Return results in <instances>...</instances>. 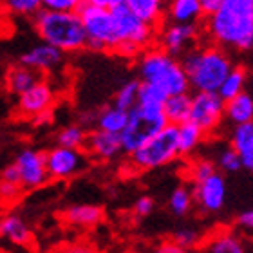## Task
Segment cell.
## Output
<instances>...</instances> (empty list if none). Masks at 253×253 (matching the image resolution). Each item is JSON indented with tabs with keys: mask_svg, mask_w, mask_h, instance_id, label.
Here are the masks:
<instances>
[{
	"mask_svg": "<svg viewBox=\"0 0 253 253\" xmlns=\"http://www.w3.org/2000/svg\"><path fill=\"white\" fill-rule=\"evenodd\" d=\"M137 71H139L141 82L158 85L169 96L190 90L188 80H186L185 69L181 62L161 47L145 51L139 58Z\"/></svg>",
	"mask_w": 253,
	"mask_h": 253,
	"instance_id": "cell-4",
	"label": "cell"
},
{
	"mask_svg": "<svg viewBox=\"0 0 253 253\" xmlns=\"http://www.w3.org/2000/svg\"><path fill=\"white\" fill-rule=\"evenodd\" d=\"M206 33L222 49L248 53L253 47V0H222L206 15Z\"/></svg>",
	"mask_w": 253,
	"mask_h": 253,
	"instance_id": "cell-1",
	"label": "cell"
},
{
	"mask_svg": "<svg viewBox=\"0 0 253 253\" xmlns=\"http://www.w3.org/2000/svg\"><path fill=\"white\" fill-rule=\"evenodd\" d=\"M126 118H128V111H123L120 107L112 105L105 107L103 111L98 112L96 116V125L101 130H109V132H120L123 130V126L126 125Z\"/></svg>",
	"mask_w": 253,
	"mask_h": 253,
	"instance_id": "cell-28",
	"label": "cell"
},
{
	"mask_svg": "<svg viewBox=\"0 0 253 253\" xmlns=\"http://www.w3.org/2000/svg\"><path fill=\"white\" fill-rule=\"evenodd\" d=\"M85 139H87V128H84L80 123L65 126V128H62L58 132V136H56V141H58L60 147H69V148H84Z\"/></svg>",
	"mask_w": 253,
	"mask_h": 253,
	"instance_id": "cell-29",
	"label": "cell"
},
{
	"mask_svg": "<svg viewBox=\"0 0 253 253\" xmlns=\"http://www.w3.org/2000/svg\"><path fill=\"white\" fill-rule=\"evenodd\" d=\"M201 2V7H203V11H205V16L210 15L211 11H215L219 5H221L222 0H199Z\"/></svg>",
	"mask_w": 253,
	"mask_h": 253,
	"instance_id": "cell-42",
	"label": "cell"
},
{
	"mask_svg": "<svg viewBox=\"0 0 253 253\" xmlns=\"http://www.w3.org/2000/svg\"><path fill=\"white\" fill-rule=\"evenodd\" d=\"M232 132V148L241 158L243 169H253V122L233 125Z\"/></svg>",
	"mask_w": 253,
	"mask_h": 253,
	"instance_id": "cell-17",
	"label": "cell"
},
{
	"mask_svg": "<svg viewBox=\"0 0 253 253\" xmlns=\"http://www.w3.org/2000/svg\"><path fill=\"white\" fill-rule=\"evenodd\" d=\"M0 235L16 246H26L31 243V230L24 222V219L15 215V213L5 215L0 221Z\"/></svg>",
	"mask_w": 253,
	"mask_h": 253,
	"instance_id": "cell-21",
	"label": "cell"
},
{
	"mask_svg": "<svg viewBox=\"0 0 253 253\" xmlns=\"http://www.w3.org/2000/svg\"><path fill=\"white\" fill-rule=\"evenodd\" d=\"M205 137V132L194 122H186L177 125V147H179V156H190L195 148L199 147Z\"/></svg>",
	"mask_w": 253,
	"mask_h": 253,
	"instance_id": "cell-24",
	"label": "cell"
},
{
	"mask_svg": "<svg viewBox=\"0 0 253 253\" xmlns=\"http://www.w3.org/2000/svg\"><path fill=\"white\" fill-rule=\"evenodd\" d=\"M192 203H194V195H192V192L186 186H177L170 194L169 206L172 213L177 217H185L192 210Z\"/></svg>",
	"mask_w": 253,
	"mask_h": 253,
	"instance_id": "cell-30",
	"label": "cell"
},
{
	"mask_svg": "<svg viewBox=\"0 0 253 253\" xmlns=\"http://www.w3.org/2000/svg\"><path fill=\"white\" fill-rule=\"evenodd\" d=\"M185 69L190 89L194 90H217L230 69L233 67L232 58L222 47H197L186 51L181 62Z\"/></svg>",
	"mask_w": 253,
	"mask_h": 253,
	"instance_id": "cell-3",
	"label": "cell"
},
{
	"mask_svg": "<svg viewBox=\"0 0 253 253\" xmlns=\"http://www.w3.org/2000/svg\"><path fill=\"white\" fill-rule=\"evenodd\" d=\"M197 31H199L197 24L172 22L169 26H165V29L159 35L161 49L177 58L190 49V45L194 43L195 37H197Z\"/></svg>",
	"mask_w": 253,
	"mask_h": 253,
	"instance_id": "cell-14",
	"label": "cell"
},
{
	"mask_svg": "<svg viewBox=\"0 0 253 253\" xmlns=\"http://www.w3.org/2000/svg\"><path fill=\"white\" fill-rule=\"evenodd\" d=\"M87 4H92V5H98V7H105V9H111L114 5H118L122 0H85Z\"/></svg>",
	"mask_w": 253,
	"mask_h": 253,
	"instance_id": "cell-43",
	"label": "cell"
},
{
	"mask_svg": "<svg viewBox=\"0 0 253 253\" xmlns=\"http://www.w3.org/2000/svg\"><path fill=\"white\" fill-rule=\"evenodd\" d=\"M33 22L42 42L51 43L63 53L87 47V35L78 11L38 9L33 15Z\"/></svg>",
	"mask_w": 253,
	"mask_h": 253,
	"instance_id": "cell-2",
	"label": "cell"
},
{
	"mask_svg": "<svg viewBox=\"0 0 253 253\" xmlns=\"http://www.w3.org/2000/svg\"><path fill=\"white\" fill-rule=\"evenodd\" d=\"M246 82H248V71L244 67H241V65H233L230 69V73L221 82L217 92H219V96H221L222 100L226 101L230 98H233V96H237L239 92L246 90Z\"/></svg>",
	"mask_w": 253,
	"mask_h": 253,
	"instance_id": "cell-25",
	"label": "cell"
},
{
	"mask_svg": "<svg viewBox=\"0 0 253 253\" xmlns=\"http://www.w3.org/2000/svg\"><path fill=\"white\" fill-rule=\"evenodd\" d=\"M217 170L215 163H211L210 159H199L195 161L194 167H192V177H194V183H199V181L206 179L210 174H213Z\"/></svg>",
	"mask_w": 253,
	"mask_h": 253,
	"instance_id": "cell-37",
	"label": "cell"
},
{
	"mask_svg": "<svg viewBox=\"0 0 253 253\" xmlns=\"http://www.w3.org/2000/svg\"><path fill=\"white\" fill-rule=\"evenodd\" d=\"M5 9L18 16H33L40 9V0H4Z\"/></svg>",
	"mask_w": 253,
	"mask_h": 253,
	"instance_id": "cell-33",
	"label": "cell"
},
{
	"mask_svg": "<svg viewBox=\"0 0 253 253\" xmlns=\"http://www.w3.org/2000/svg\"><path fill=\"white\" fill-rule=\"evenodd\" d=\"M38 71L27 67L24 63H18L13 69H9L7 73V87L13 94H22L24 90H27L35 82H38Z\"/></svg>",
	"mask_w": 253,
	"mask_h": 253,
	"instance_id": "cell-26",
	"label": "cell"
},
{
	"mask_svg": "<svg viewBox=\"0 0 253 253\" xmlns=\"http://www.w3.org/2000/svg\"><path fill=\"white\" fill-rule=\"evenodd\" d=\"M45 158V169L49 177L53 179H69L85 169L87 158L82 152V148L54 147L47 152H43Z\"/></svg>",
	"mask_w": 253,
	"mask_h": 253,
	"instance_id": "cell-10",
	"label": "cell"
},
{
	"mask_svg": "<svg viewBox=\"0 0 253 253\" xmlns=\"http://www.w3.org/2000/svg\"><path fill=\"white\" fill-rule=\"evenodd\" d=\"M167 15L172 22L181 24H199L205 18V11L199 0H169Z\"/></svg>",
	"mask_w": 253,
	"mask_h": 253,
	"instance_id": "cell-18",
	"label": "cell"
},
{
	"mask_svg": "<svg viewBox=\"0 0 253 253\" xmlns=\"http://www.w3.org/2000/svg\"><path fill=\"white\" fill-rule=\"evenodd\" d=\"M205 250L210 253H244L246 252V244L237 233L224 232L215 235L211 241H208Z\"/></svg>",
	"mask_w": 253,
	"mask_h": 253,
	"instance_id": "cell-27",
	"label": "cell"
},
{
	"mask_svg": "<svg viewBox=\"0 0 253 253\" xmlns=\"http://www.w3.org/2000/svg\"><path fill=\"white\" fill-rule=\"evenodd\" d=\"M167 92L161 87L148 82H139L137 87V103H145V105H163L167 100Z\"/></svg>",
	"mask_w": 253,
	"mask_h": 253,
	"instance_id": "cell-31",
	"label": "cell"
},
{
	"mask_svg": "<svg viewBox=\"0 0 253 253\" xmlns=\"http://www.w3.org/2000/svg\"><path fill=\"white\" fill-rule=\"evenodd\" d=\"M103 211L96 205H74L65 211V221L73 226L90 228L101 221Z\"/></svg>",
	"mask_w": 253,
	"mask_h": 253,
	"instance_id": "cell-23",
	"label": "cell"
},
{
	"mask_svg": "<svg viewBox=\"0 0 253 253\" xmlns=\"http://www.w3.org/2000/svg\"><path fill=\"white\" fill-rule=\"evenodd\" d=\"M134 211H136L137 217H148L154 211V199L148 197V195H143L136 201L134 205Z\"/></svg>",
	"mask_w": 253,
	"mask_h": 253,
	"instance_id": "cell-39",
	"label": "cell"
},
{
	"mask_svg": "<svg viewBox=\"0 0 253 253\" xmlns=\"http://www.w3.org/2000/svg\"><path fill=\"white\" fill-rule=\"evenodd\" d=\"M224 116L232 125L246 123L253 120V98L250 92L243 90L237 96L224 101Z\"/></svg>",
	"mask_w": 253,
	"mask_h": 253,
	"instance_id": "cell-19",
	"label": "cell"
},
{
	"mask_svg": "<svg viewBox=\"0 0 253 253\" xmlns=\"http://www.w3.org/2000/svg\"><path fill=\"white\" fill-rule=\"evenodd\" d=\"M85 0H40V9L47 11H78Z\"/></svg>",
	"mask_w": 253,
	"mask_h": 253,
	"instance_id": "cell-35",
	"label": "cell"
},
{
	"mask_svg": "<svg viewBox=\"0 0 253 253\" xmlns=\"http://www.w3.org/2000/svg\"><path fill=\"white\" fill-rule=\"evenodd\" d=\"M2 179L11 181V183H18V185H20V175H18V169H16L15 163L4 167V170H2Z\"/></svg>",
	"mask_w": 253,
	"mask_h": 253,
	"instance_id": "cell-40",
	"label": "cell"
},
{
	"mask_svg": "<svg viewBox=\"0 0 253 253\" xmlns=\"http://www.w3.org/2000/svg\"><path fill=\"white\" fill-rule=\"evenodd\" d=\"M20 192H22V185L0 179V203H13V201L18 199Z\"/></svg>",
	"mask_w": 253,
	"mask_h": 253,
	"instance_id": "cell-38",
	"label": "cell"
},
{
	"mask_svg": "<svg viewBox=\"0 0 253 253\" xmlns=\"http://www.w3.org/2000/svg\"><path fill=\"white\" fill-rule=\"evenodd\" d=\"M167 123L169 122L163 114V105L136 103L132 109H128L126 125L120 132L122 150L126 154L134 152L141 143H145L148 137L161 130Z\"/></svg>",
	"mask_w": 253,
	"mask_h": 253,
	"instance_id": "cell-6",
	"label": "cell"
},
{
	"mask_svg": "<svg viewBox=\"0 0 253 253\" xmlns=\"http://www.w3.org/2000/svg\"><path fill=\"white\" fill-rule=\"evenodd\" d=\"M132 165L139 170H154L161 169L165 165H170L172 161L179 158V147H177V125L167 123L158 130L154 136H150L145 143L130 152Z\"/></svg>",
	"mask_w": 253,
	"mask_h": 253,
	"instance_id": "cell-5",
	"label": "cell"
},
{
	"mask_svg": "<svg viewBox=\"0 0 253 253\" xmlns=\"http://www.w3.org/2000/svg\"><path fill=\"white\" fill-rule=\"evenodd\" d=\"M215 167H219L222 172L233 174V172H239V170L243 169V163H241V158L237 156V152L230 147V148H224L222 152H219Z\"/></svg>",
	"mask_w": 253,
	"mask_h": 253,
	"instance_id": "cell-34",
	"label": "cell"
},
{
	"mask_svg": "<svg viewBox=\"0 0 253 253\" xmlns=\"http://www.w3.org/2000/svg\"><path fill=\"white\" fill-rule=\"evenodd\" d=\"M78 15L87 35V47L96 51H114L120 43L114 16L111 9L84 2Z\"/></svg>",
	"mask_w": 253,
	"mask_h": 253,
	"instance_id": "cell-7",
	"label": "cell"
},
{
	"mask_svg": "<svg viewBox=\"0 0 253 253\" xmlns=\"http://www.w3.org/2000/svg\"><path fill=\"white\" fill-rule=\"evenodd\" d=\"M111 11H112V16H114V24H116L120 43H132L137 49H145L156 40L158 27L145 22L143 18H139L123 2L111 7Z\"/></svg>",
	"mask_w": 253,
	"mask_h": 253,
	"instance_id": "cell-8",
	"label": "cell"
},
{
	"mask_svg": "<svg viewBox=\"0 0 253 253\" xmlns=\"http://www.w3.org/2000/svg\"><path fill=\"white\" fill-rule=\"evenodd\" d=\"M15 165L20 175V185L24 188H38L49 181L43 152L35 148H24L16 154Z\"/></svg>",
	"mask_w": 253,
	"mask_h": 253,
	"instance_id": "cell-11",
	"label": "cell"
},
{
	"mask_svg": "<svg viewBox=\"0 0 253 253\" xmlns=\"http://www.w3.org/2000/svg\"><path fill=\"white\" fill-rule=\"evenodd\" d=\"M85 147L89 148V152L92 154V156H96V158L101 159V161L114 159L116 156H120V154L123 152L120 134L109 132V130H101V128H96V130L87 134Z\"/></svg>",
	"mask_w": 253,
	"mask_h": 253,
	"instance_id": "cell-16",
	"label": "cell"
},
{
	"mask_svg": "<svg viewBox=\"0 0 253 253\" xmlns=\"http://www.w3.org/2000/svg\"><path fill=\"white\" fill-rule=\"evenodd\" d=\"M237 224L243 228V230L250 232V230L253 228V211L252 210L241 211V213H239V217H237Z\"/></svg>",
	"mask_w": 253,
	"mask_h": 253,
	"instance_id": "cell-41",
	"label": "cell"
},
{
	"mask_svg": "<svg viewBox=\"0 0 253 253\" xmlns=\"http://www.w3.org/2000/svg\"><path fill=\"white\" fill-rule=\"evenodd\" d=\"M137 87H139V80H130L125 85H122L114 98V105L123 111L132 109L137 103Z\"/></svg>",
	"mask_w": 253,
	"mask_h": 253,
	"instance_id": "cell-32",
	"label": "cell"
},
{
	"mask_svg": "<svg viewBox=\"0 0 253 253\" xmlns=\"http://www.w3.org/2000/svg\"><path fill=\"white\" fill-rule=\"evenodd\" d=\"M54 98L56 94H54L53 85L45 80H38L29 89L18 94V111L24 116L35 118L40 112L51 111Z\"/></svg>",
	"mask_w": 253,
	"mask_h": 253,
	"instance_id": "cell-13",
	"label": "cell"
},
{
	"mask_svg": "<svg viewBox=\"0 0 253 253\" xmlns=\"http://www.w3.org/2000/svg\"><path fill=\"white\" fill-rule=\"evenodd\" d=\"M159 252H163V253H183L185 250H181L175 243H167V244H163V246L159 248Z\"/></svg>",
	"mask_w": 253,
	"mask_h": 253,
	"instance_id": "cell-44",
	"label": "cell"
},
{
	"mask_svg": "<svg viewBox=\"0 0 253 253\" xmlns=\"http://www.w3.org/2000/svg\"><path fill=\"white\" fill-rule=\"evenodd\" d=\"M190 101L192 96L188 92H179V94H170L163 101V114L167 122L172 125H179L190 118Z\"/></svg>",
	"mask_w": 253,
	"mask_h": 253,
	"instance_id": "cell-22",
	"label": "cell"
},
{
	"mask_svg": "<svg viewBox=\"0 0 253 253\" xmlns=\"http://www.w3.org/2000/svg\"><path fill=\"white\" fill-rule=\"evenodd\" d=\"M174 243L179 246L181 250L194 248L195 244L199 243V233L192 230V228H181L174 235Z\"/></svg>",
	"mask_w": 253,
	"mask_h": 253,
	"instance_id": "cell-36",
	"label": "cell"
},
{
	"mask_svg": "<svg viewBox=\"0 0 253 253\" xmlns=\"http://www.w3.org/2000/svg\"><path fill=\"white\" fill-rule=\"evenodd\" d=\"M122 2L139 18L158 27L167 13L169 0H122Z\"/></svg>",
	"mask_w": 253,
	"mask_h": 253,
	"instance_id": "cell-20",
	"label": "cell"
},
{
	"mask_svg": "<svg viewBox=\"0 0 253 253\" xmlns=\"http://www.w3.org/2000/svg\"><path fill=\"white\" fill-rule=\"evenodd\" d=\"M224 118V100L217 90H195L190 101V122H194L201 130H215Z\"/></svg>",
	"mask_w": 253,
	"mask_h": 253,
	"instance_id": "cell-9",
	"label": "cell"
},
{
	"mask_svg": "<svg viewBox=\"0 0 253 253\" xmlns=\"http://www.w3.org/2000/svg\"><path fill=\"white\" fill-rule=\"evenodd\" d=\"M63 60H65V53L45 42H42L40 45H35L20 56V63L35 69L38 73L56 71L58 67H62Z\"/></svg>",
	"mask_w": 253,
	"mask_h": 253,
	"instance_id": "cell-15",
	"label": "cell"
},
{
	"mask_svg": "<svg viewBox=\"0 0 253 253\" xmlns=\"http://www.w3.org/2000/svg\"><path fill=\"white\" fill-rule=\"evenodd\" d=\"M226 181L215 170L206 179L195 183V190L192 195L197 201V205L201 206V210L206 213H215L226 203Z\"/></svg>",
	"mask_w": 253,
	"mask_h": 253,
	"instance_id": "cell-12",
	"label": "cell"
}]
</instances>
